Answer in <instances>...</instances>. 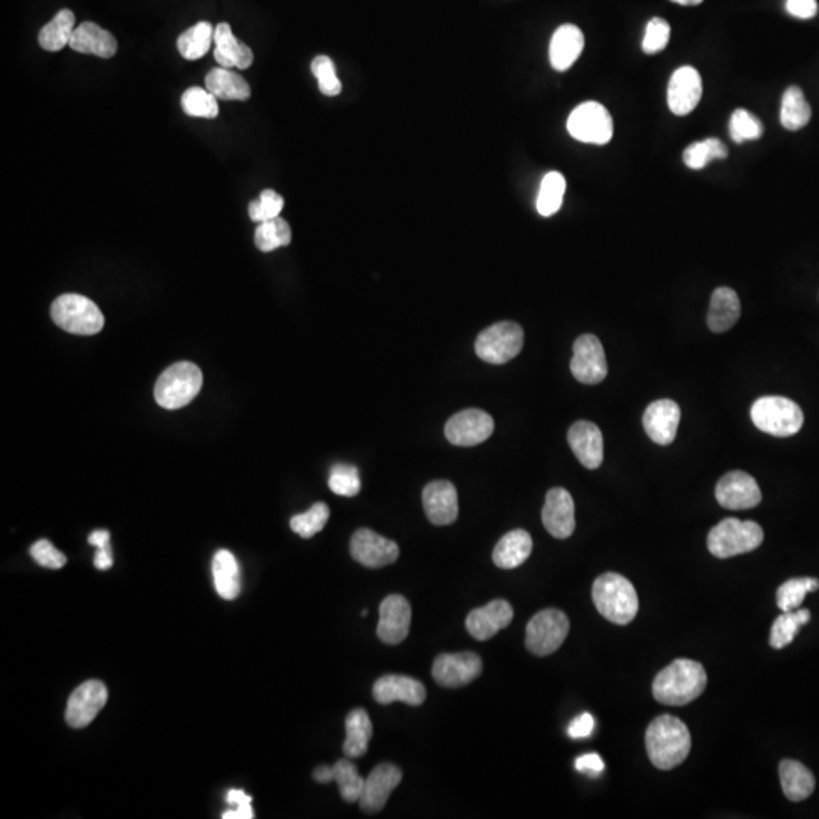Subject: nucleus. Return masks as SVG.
<instances>
[{"instance_id":"obj_1","label":"nucleus","mask_w":819,"mask_h":819,"mask_svg":"<svg viewBox=\"0 0 819 819\" xmlns=\"http://www.w3.org/2000/svg\"><path fill=\"white\" fill-rule=\"evenodd\" d=\"M645 747L656 768L669 771L681 765L691 753L692 741L685 722L671 715L654 719L647 728Z\"/></svg>"},{"instance_id":"obj_2","label":"nucleus","mask_w":819,"mask_h":819,"mask_svg":"<svg viewBox=\"0 0 819 819\" xmlns=\"http://www.w3.org/2000/svg\"><path fill=\"white\" fill-rule=\"evenodd\" d=\"M706 669L691 659H677L663 668L653 681V695L666 706H686L703 695Z\"/></svg>"},{"instance_id":"obj_3","label":"nucleus","mask_w":819,"mask_h":819,"mask_svg":"<svg viewBox=\"0 0 819 819\" xmlns=\"http://www.w3.org/2000/svg\"><path fill=\"white\" fill-rule=\"evenodd\" d=\"M592 600L598 612L613 624H630L639 610V598L633 584L615 572H607L595 580Z\"/></svg>"},{"instance_id":"obj_4","label":"nucleus","mask_w":819,"mask_h":819,"mask_svg":"<svg viewBox=\"0 0 819 819\" xmlns=\"http://www.w3.org/2000/svg\"><path fill=\"white\" fill-rule=\"evenodd\" d=\"M765 534L757 522L727 518L710 530L707 548L716 559L751 553L762 545Z\"/></svg>"},{"instance_id":"obj_5","label":"nucleus","mask_w":819,"mask_h":819,"mask_svg":"<svg viewBox=\"0 0 819 819\" xmlns=\"http://www.w3.org/2000/svg\"><path fill=\"white\" fill-rule=\"evenodd\" d=\"M204 377L190 361H179L167 368L155 384V401L167 410L186 407L201 392Z\"/></svg>"},{"instance_id":"obj_6","label":"nucleus","mask_w":819,"mask_h":819,"mask_svg":"<svg viewBox=\"0 0 819 819\" xmlns=\"http://www.w3.org/2000/svg\"><path fill=\"white\" fill-rule=\"evenodd\" d=\"M751 419L760 431L776 437L794 436L804 424L800 405L783 396L757 399L751 407Z\"/></svg>"},{"instance_id":"obj_7","label":"nucleus","mask_w":819,"mask_h":819,"mask_svg":"<svg viewBox=\"0 0 819 819\" xmlns=\"http://www.w3.org/2000/svg\"><path fill=\"white\" fill-rule=\"evenodd\" d=\"M51 316L58 327L79 336L98 334L104 328L105 317L91 299L76 293H67L55 299Z\"/></svg>"},{"instance_id":"obj_8","label":"nucleus","mask_w":819,"mask_h":819,"mask_svg":"<svg viewBox=\"0 0 819 819\" xmlns=\"http://www.w3.org/2000/svg\"><path fill=\"white\" fill-rule=\"evenodd\" d=\"M568 616L557 609H545L536 613L527 624L525 645L530 653L545 657L556 653L569 634Z\"/></svg>"},{"instance_id":"obj_9","label":"nucleus","mask_w":819,"mask_h":819,"mask_svg":"<svg viewBox=\"0 0 819 819\" xmlns=\"http://www.w3.org/2000/svg\"><path fill=\"white\" fill-rule=\"evenodd\" d=\"M524 346V330L516 322H498L486 328L475 342V352L490 364H504L513 360Z\"/></svg>"},{"instance_id":"obj_10","label":"nucleus","mask_w":819,"mask_h":819,"mask_svg":"<svg viewBox=\"0 0 819 819\" xmlns=\"http://www.w3.org/2000/svg\"><path fill=\"white\" fill-rule=\"evenodd\" d=\"M566 126L575 140L589 145H607L613 137V119L609 110L594 101L578 105Z\"/></svg>"},{"instance_id":"obj_11","label":"nucleus","mask_w":819,"mask_h":819,"mask_svg":"<svg viewBox=\"0 0 819 819\" xmlns=\"http://www.w3.org/2000/svg\"><path fill=\"white\" fill-rule=\"evenodd\" d=\"M571 371L580 383L589 386L600 384L607 377L606 352L597 336L584 334L575 340Z\"/></svg>"},{"instance_id":"obj_12","label":"nucleus","mask_w":819,"mask_h":819,"mask_svg":"<svg viewBox=\"0 0 819 819\" xmlns=\"http://www.w3.org/2000/svg\"><path fill=\"white\" fill-rule=\"evenodd\" d=\"M495 430L489 413L469 408L452 416L445 425V436L455 446H475L486 442Z\"/></svg>"},{"instance_id":"obj_13","label":"nucleus","mask_w":819,"mask_h":819,"mask_svg":"<svg viewBox=\"0 0 819 819\" xmlns=\"http://www.w3.org/2000/svg\"><path fill=\"white\" fill-rule=\"evenodd\" d=\"M351 556L364 568H384L398 560L399 546L375 531L360 528L351 539Z\"/></svg>"},{"instance_id":"obj_14","label":"nucleus","mask_w":819,"mask_h":819,"mask_svg":"<svg viewBox=\"0 0 819 819\" xmlns=\"http://www.w3.org/2000/svg\"><path fill=\"white\" fill-rule=\"evenodd\" d=\"M483 671V662L475 653L440 654L434 660V681L443 688H462Z\"/></svg>"},{"instance_id":"obj_15","label":"nucleus","mask_w":819,"mask_h":819,"mask_svg":"<svg viewBox=\"0 0 819 819\" xmlns=\"http://www.w3.org/2000/svg\"><path fill=\"white\" fill-rule=\"evenodd\" d=\"M108 701L107 686L99 680H88L73 691L66 709V722L73 728H84L95 721Z\"/></svg>"},{"instance_id":"obj_16","label":"nucleus","mask_w":819,"mask_h":819,"mask_svg":"<svg viewBox=\"0 0 819 819\" xmlns=\"http://www.w3.org/2000/svg\"><path fill=\"white\" fill-rule=\"evenodd\" d=\"M719 506L728 510H748L759 506L762 492L759 484L744 471H733L725 474L718 481L715 490Z\"/></svg>"},{"instance_id":"obj_17","label":"nucleus","mask_w":819,"mask_h":819,"mask_svg":"<svg viewBox=\"0 0 819 819\" xmlns=\"http://www.w3.org/2000/svg\"><path fill=\"white\" fill-rule=\"evenodd\" d=\"M412 624V606L402 595H389L380 604V621L377 634L387 645L404 641Z\"/></svg>"},{"instance_id":"obj_18","label":"nucleus","mask_w":819,"mask_h":819,"mask_svg":"<svg viewBox=\"0 0 819 819\" xmlns=\"http://www.w3.org/2000/svg\"><path fill=\"white\" fill-rule=\"evenodd\" d=\"M402 780V771L392 763H381L372 769L364 782L360 807L366 813H378L384 809L390 794L398 788Z\"/></svg>"},{"instance_id":"obj_19","label":"nucleus","mask_w":819,"mask_h":819,"mask_svg":"<svg viewBox=\"0 0 819 819\" xmlns=\"http://www.w3.org/2000/svg\"><path fill=\"white\" fill-rule=\"evenodd\" d=\"M703 96V81L694 67L685 66L675 70L668 85L669 110L675 116H686L700 104Z\"/></svg>"},{"instance_id":"obj_20","label":"nucleus","mask_w":819,"mask_h":819,"mask_svg":"<svg viewBox=\"0 0 819 819\" xmlns=\"http://www.w3.org/2000/svg\"><path fill=\"white\" fill-rule=\"evenodd\" d=\"M542 522L548 533L557 539L572 536L575 530V504L568 490L554 487L546 493Z\"/></svg>"},{"instance_id":"obj_21","label":"nucleus","mask_w":819,"mask_h":819,"mask_svg":"<svg viewBox=\"0 0 819 819\" xmlns=\"http://www.w3.org/2000/svg\"><path fill=\"white\" fill-rule=\"evenodd\" d=\"M425 515L434 525H449L459 518V495L454 484L439 480L427 484L422 493Z\"/></svg>"},{"instance_id":"obj_22","label":"nucleus","mask_w":819,"mask_h":819,"mask_svg":"<svg viewBox=\"0 0 819 819\" xmlns=\"http://www.w3.org/2000/svg\"><path fill=\"white\" fill-rule=\"evenodd\" d=\"M375 701L378 704L401 703L408 704V706H421L427 698V691L421 681L416 678L407 677V675H384L375 681L374 691Z\"/></svg>"},{"instance_id":"obj_23","label":"nucleus","mask_w":819,"mask_h":819,"mask_svg":"<svg viewBox=\"0 0 819 819\" xmlns=\"http://www.w3.org/2000/svg\"><path fill=\"white\" fill-rule=\"evenodd\" d=\"M513 621V607L509 601L495 600L472 610L466 618V628L477 641H489Z\"/></svg>"},{"instance_id":"obj_24","label":"nucleus","mask_w":819,"mask_h":819,"mask_svg":"<svg viewBox=\"0 0 819 819\" xmlns=\"http://www.w3.org/2000/svg\"><path fill=\"white\" fill-rule=\"evenodd\" d=\"M681 412L677 402L659 399L648 405L644 415V428L648 437L657 445H671L677 436Z\"/></svg>"},{"instance_id":"obj_25","label":"nucleus","mask_w":819,"mask_h":819,"mask_svg":"<svg viewBox=\"0 0 819 819\" xmlns=\"http://www.w3.org/2000/svg\"><path fill=\"white\" fill-rule=\"evenodd\" d=\"M568 442L578 462L584 468H600L604 460V440L600 428L594 422H575L569 428Z\"/></svg>"},{"instance_id":"obj_26","label":"nucleus","mask_w":819,"mask_h":819,"mask_svg":"<svg viewBox=\"0 0 819 819\" xmlns=\"http://www.w3.org/2000/svg\"><path fill=\"white\" fill-rule=\"evenodd\" d=\"M214 58L225 69H249L254 63V54L251 48L234 37L233 29L228 23H219L214 28Z\"/></svg>"},{"instance_id":"obj_27","label":"nucleus","mask_w":819,"mask_h":819,"mask_svg":"<svg viewBox=\"0 0 819 819\" xmlns=\"http://www.w3.org/2000/svg\"><path fill=\"white\" fill-rule=\"evenodd\" d=\"M69 46L79 54L96 55L99 58H113L117 52L114 35L93 22L81 23L73 32Z\"/></svg>"},{"instance_id":"obj_28","label":"nucleus","mask_w":819,"mask_h":819,"mask_svg":"<svg viewBox=\"0 0 819 819\" xmlns=\"http://www.w3.org/2000/svg\"><path fill=\"white\" fill-rule=\"evenodd\" d=\"M584 49V35L575 25H563L554 32L550 43L551 66L557 72H566L580 58Z\"/></svg>"},{"instance_id":"obj_29","label":"nucleus","mask_w":819,"mask_h":819,"mask_svg":"<svg viewBox=\"0 0 819 819\" xmlns=\"http://www.w3.org/2000/svg\"><path fill=\"white\" fill-rule=\"evenodd\" d=\"M741 317V301L738 293L730 287H719L710 298L707 325L713 333L732 330Z\"/></svg>"},{"instance_id":"obj_30","label":"nucleus","mask_w":819,"mask_h":819,"mask_svg":"<svg viewBox=\"0 0 819 819\" xmlns=\"http://www.w3.org/2000/svg\"><path fill=\"white\" fill-rule=\"evenodd\" d=\"M533 551V539L525 530H513L501 537L493 550L492 559L498 568L515 569L527 562Z\"/></svg>"},{"instance_id":"obj_31","label":"nucleus","mask_w":819,"mask_h":819,"mask_svg":"<svg viewBox=\"0 0 819 819\" xmlns=\"http://www.w3.org/2000/svg\"><path fill=\"white\" fill-rule=\"evenodd\" d=\"M214 587L223 600H236L240 594V566L231 551L219 550L214 554L213 565Z\"/></svg>"},{"instance_id":"obj_32","label":"nucleus","mask_w":819,"mask_h":819,"mask_svg":"<svg viewBox=\"0 0 819 819\" xmlns=\"http://www.w3.org/2000/svg\"><path fill=\"white\" fill-rule=\"evenodd\" d=\"M207 90L222 101H248L251 87L239 73L225 67L211 70L205 78Z\"/></svg>"},{"instance_id":"obj_33","label":"nucleus","mask_w":819,"mask_h":819,"mask_svg":"<svg viewBox=\"0 0 819 819\" xmlns=\"http://www.w3.org/2000/svg\"><path fill=\"white\" fill-rule=\"evenodd\" d=\"M346 739L343 744V753L346 757L357 759L368 753L369 742L374 736L371 718L363 709H354L348 713L345 721Z\"/></svg>"},{"instance_id":"obj_34","label":"nucleus","mask_w":819,"mask_h":819,"mask_svg":"<svg viewBox=\"0 0 819 819\" xmlns=\"http://www.w3.org/2000/svg\"><path fill=\"white\" fill-rule=\"evenodd\" d=\"M783 792L791 801H803L815 791V777L797 760H783L779 766Z\"/></svg>"},{"instance_id":"obj_35","label":"nucleus","mask_w":819,"mask_h":819,"mask_svg":"<svg viewBox=\"0 0 819 819\" xmlns=\"http://www.w3.org/2000/svg\"><path fill=\"white\" fill-rule=\"evenodd\" d=\"M76 17L73 11L61 10L48 25L41 28L38 43L44 51L58 52L66 48L75 32Z\"/></svg>"},{"instance_id":"obj_36","label":"nucleus","mask_w":819,"mask_h":819,"mask_svg":"<svg viewBox=\"0 0 819 819\" xmlns=\"http://www.w3.org/2000/svg\"><path fill=\"white\" fill-rule=\"evenodd\" d=\"M213 41V25L208 22H199L179 35L176 46H178L179 54L182 57L189 61H195L208 54Z\"/></svg>"},{"instance_id":"obj_37","label":"nucleus","mask_w":819,"mask_h":819,"mask_svg":"<svg viewBox=\"0 0 819 819\" xmlns=\"http://www.w3.org/2000/svg\"><path fill=\"white\" fill-rule=\"evenodd\" d=\"M812 110L800 87H789L782 99L780 122L788 131H798L810 122Z\"/></svg>"},{"instance_id":"obj_38","label":"nucleus","mask_w":819,"mask_h":819,"mask_svg":"<svg viewBox=\"0 0 819 819\" xmlns=\"http://www.w3.org/2000/svg\"><path fill=\"white\" fill-rule=\"evenodd\" d=\"M566 192V179L560 172H550L540 182L536 207L540 216L551 217L562 208Z\"/></svg>"},{"instance_id":"obj_39","label":"nucleus","mask_w":819,"mask_h":819,"mask_svg":"<svg viewBox=\"0 0 819 819\" xmlns=\"http://www.w3.org/2000/svg\"><path fill=\"white\" fill-rule=\"evenodd\" d=\"M810 621V612L807 609L792 610L783 612L782 616L774 621L771 628L769 644L776 650L788 647L794 642L795 636L803 625Z\"/></svg>"},{"instance_id":"obj_40","label":"nucleus","mask_w":819,"mask_h":819,"mask_svg":"<svg viewBox=\"0 0 819 819\" xmlns=\"http://www.w3.org/2000/svg\"><path fill=\"white\" fill-rule=\"evenodd\" d=\"M292 242V230L289 223L281 217L261 222L255 230V246L261 252H272L275 249L289 246Z\"/></svg>"},{"instance_id":"obj_41","label":"nucleus","mask_w":819,"mask_h":819,"mask_svg":"<svg viewBox=\"0 0 819 819\" xmlns=\"http://www.w3.org/2000/svg\"><path fill=\"white\" fill-rule=\"evenodd\" d=\"M816 590H819V580L816 578H792L777 590V606L782 612L800 609L806 595Z\"/></svg>"},{"instance_id":"obj_42","label":"nucleus","mask_w":819,"mask_h":819,"mask_svg":"<svg viewBox=\"0 0 819 819\" xmlns=\"http://www.w3.org/2000/svg\"><path fill=\"white\" fill-rule=\"evenodd\" d=\"M728 157L727 146L718 139L701 140L692 143L683 154V161L692 170H701L712 160H724Z\"/></svg>"},{"instance_id":"obj_43","label":"nucleus","mask_w":819,"mask_h":819,"mask_svg":"<svg viewBox=\"0 0 819 819\" xmlns=\"http://www.w3.org/2000/svg\"><path fill=\"white\" fill-rule=\"evenodd\" d=\"M334 768V780L339 786L340 795L346 803L360 801L363 794L364 782L366 779L360 776V772L355 768L354 763L348 759L339 760Z\"/></svg>"},{"instance_id":"obj_44","label":"nucleus","mask_w":819,"mask_h":819,"mask_svg":"<svg viewBox=\"0 0 819 819\" xmlns=\"http://www.w3.org/2000/svg\"><path fill=\"white\" fill-rule=\"evenodd\" d=\"M181 105L187 116L216 119L217 114H219V104H217L216 96L201 87H192L184 91Z\"/></svg>"},{"instance_id":"obj_45","label":"nucleus","mask_w":819,"mask_h":819,"mask_svg":"<svg viewBox=\"0 0 819 819\" xmlns=\"http://www.w3.org/2000/svg\"><path fill=\"white\" fill-rule=\"evenodd\" d=\"M330 519V509L325 503H316L301 515L293 516L290 527L304 539H310L314 534L324 530Z\"/></svg>"},{"instance_id":"obj_46","label":"nucleus","mask_w":819,"mask_h":819,"mask_svg":"<svg viewBox=\"0 0 819 819\" xmlns=\"http://www.w3.org/2000/svg\"><path fill=\"white\" fill-rule=\"evenodd\" d=\"M311 72L316 76L322 95L334 98L342 93V82L337 78L336 66L327 55H319L311 63Z\"/></svg>"},{"instance_id":"obj_47","label":"nucleus","mask_w":819,"mask_h":819,"mask_svg":"<svg viewBox=\"0 0 819 819\" xmlns=\"http://www.w3.org/2000/svg\"><path fill=\"white\" fill-rule=\"evenodd\" d=\"M763 125L750 111L736 110L730 119V137L735 143H744L748 140H757L762 137Z\"/></svg>"},{"instance_id":"obj_48","label":"nucleus","mask_w":819,"mask_h":819,"mask_svg":"<svg viewBox=\"0 0 819 819\" xmlns=\"http://www.w3.org/2000/svg\"><path fill=\"white\" fill-rule=\"evenodd\" d=\"M331 492L339 496L358 495L361 490L360 475L358 469L346 463H339L331 469L330 480H328Z\"/></svg>"},{"instance_id":"obj_49","label":"nucleus","mask_w":819,"mask_h":819,"mask_svg":"<svg viewBox=\"0 0 819 819\" xmlns=\"http://www.w3.org/2000/svg\"><path fill=\"white\" fill-rule=\"evenodd\" d=\"M283 208V196L275 192V190L267 189L261 192L260 198H258L257 201H252L251 204H249V217L257 223L267 222V220L280 217Z\"/></svg>"},{"instance_id":"obj_50","label":"nucleus","mask_w":819,"mask_h":819,"mask_svg":"<svg viewBox=\"0 0 819 819\" xmlns=\"http://www.w3.org/2000/svg\"><path fill=\"white\" fill-rule=\"evenodd\" d=\"M669 37H671V26L666 20L660 17H654L648 22L647 31H645L644 41H642V49L645 54L653 55L657 52H662L668 46Z\"/></svg>"},{"instance_id":"obj_51","label":"nucleus","mask_w":819,"mask_h":819,"mask_svg":"<svg viewBox=\"0 0 819 819\" xmlns=\"http://www.w3.org/2000/svg\"><path fill=\"white\" fill-rule=\"evenodd\" d=\"M29 553H31L32 559L43 568L61 569L67 563V557L46 539L35 542Z\"/></svg>"},{"instance_id":"obj_52","label":"nucleus","mask_w":819,"mask_h":819,"mask_svg":"<svg viewBox=\"0 0 819 819\" xmlns=\"http://www.w3.org/2000/svg\"><path fill=\"white\" fill-rule=\"evenodd\" d=\"M226 803L233 809L222 813L223 819H252L254 809H252V798L242 791V789H231L226 795Z\"/></svg>"},{"instance_id":"obj_53","label":"nucleus","mask_w":819,"mask_h":819,"mask_svg":"<svg viewBox=\"0 0 819 819\" xmlns=\"http://www.w3.org/2000/svg\"><path fill=\"white\" fill-rule=\"evenodd\" d=\"M575 768H577V771H580L581 774H584V776L598 777L603 774L606 765H604L600 754L589 753L575 760Z\"/></svg>"},{"instance_id":"obj_54","label":"nucleus","mask_w":819,"mask_h":819,"mask_svg":"<svg viewBox=\"0 0 819 819\" xmlns=\"http://www.w3.org/2000/svg\"><path fill=\"white\" fill-rule=\"evenodd\" d=\"M595 719L590 713H583L577 716L574 721L569 724L568 735L572 739H586L594 733Z\"/></svg>"},{"instance_id":"obj_55","label":"nucleus","mask_w":819,"mask_h":819,"mask_svg":"<svg viewBox=\"0 0 819 819\" xmlns=\"http://www.w3.org/2000/svg\"><path fill=\"white\" fill-rule=\"evenodd\" d=\"M786 11L797 19H812L818 13V2L816 0H788Z\"/></svg>"},{"instance_id":"obj_56","label":"nucleus","mask_w":819,"mask_h":819,"mask_svg":"<svg viewBox=\"0 0 819 819\" xmlns=\"http://www.w3.org/2000/svg\"><path fill=\"white\" fill-rule=\"evenodd\" d=\"M113 551L110 548H102V550L96 551L95 554V566L101 571H107L113 566Z\"/></svg>"},{"instance_id":"obj_57","label":"nucleus","mask_w":819,"mask_h":819,"mask_svg":"<svg viewBox=\"0 0 819 819\" xmlns=\"http://www.w3.org/2000/svg\"><path fill=\"white\" fill-rule=\"evenodd\" d=\"M110 539L111 537L108 531L98 530L93 531V533H91L90 536H88V543H90V545L96 546L98 550H102V548H110L111 546Z\"/></svg>"},{"instance_id":"obj_58","label":"nucleus","mask_w":819,"mask_h":819,"mask_svg":"<svg viewBox=\"0 0 819 819\" xmlns=\"http://www.w3.org/2000/svg\"><path fill=\"white\" fill-rule=\"evenodd\" d=\"M314 780L317 783H330L334 780V768L333 766L322 765L319 768L314 769L313 774Z\"/></svg>"},{"instance_id":"obj_59","label":"nucleus","mask_w":819,"mask_h":819,"mask_svg":"<svg viewBox=\"0 0 819 819\" xmlns=\"http://www.w3.org/2000/svg\"><path fill=\"white\" fill-rule=\"evenodd\" d=\"M671 2L678 5H685V7H695V5H700L703 0H671Z\"/></svg>"}]
</instances>
